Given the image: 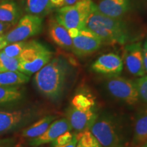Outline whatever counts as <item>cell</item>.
I'll return each instance as SVG.
<instances>
[{"mask_svg": "<svg viewBox=\"0 0 147 147\" xmlns=\"http://www.w3.org/2000/svg\"><path fill=\"white\" fill-rule=\"evenodd\" d=\"M69 70V65L65 58H53L35 74L36 88L42 95L51 100L59 98L65 89Z\"/></svg>", "mask_w": 147, "mask_h": 147, "instance_id": "1", "label": "cell"}, {"mask_svg": "<svg viewBox=\"0 0 147 147\" xmlns=\"http://www.w3.org/2000/svg\"><path fill=\"white\" fill-rule=\"evenodd\" d=\"M85 27L96 34L103 43L123 45L129 39L128 29L121 19L108 17L100 13L95 3L92 6Z\"/></svg>", "mask_w": 147, "mask_h": 147, "instance_id": "2", "label": "cell"}, {"mask_svg": "<svg viewBox=\"0 0 147 147\" xmlns=\"http://www.w3.org/2000/svg\"><path fill=\"white\" fill-rule=\"evenodd\" d=\"M53 53L42 43L31 40L18 57L19 71L27 76L36 74L53 59Z\"/></svg>", "mask_w": 147, "mask_h": 147, "instance_id": "3", "label": "cell"}, {"mask_svg": "<svg viewBox=\"0 0 147 147\" xmlns=\"http://www.w3.org/2000/svg\"><path fill=\"white\" fill-rule=\"evenodd\" d=\"M89 131L102 147L125 146L120 128L110 117L98 115Z\"/></svg>", "mask_w": 147, "mask_h": 147, "instance_id": "4", "label": "cell"}, {"mask_svg": "<svg viewBox=\"0 0 147 147\" xmlns=\"http://www.w3.org/2000/svg\"><path fill=\"white\" fill-rule=\"evenodd\" d=\"M93 3L92 0H82L74 5H65L58 8L55 18L67 29H81L86 26Z\"/></svg>", "mask_w": 147, "mask_h": 147, "instance_id": "5", "label": "cell"}, {"mask_svg": "<svg viewBox=\"0 0 147 147\" xmlns=\"http://www.w3.org/2000/svg\"><path fill=\"white\" fill-rule=\"evenodd\" d=\"M43 20L40 16L27 14L19 18L15 26L4 34L7 43L25 41L27 39L40 34L42 29Z\"/></svg>", "mask_w": 147, "mask_h": 147, "instance_id": "6", "label": "cell"}, {"mask_svg": "<svg viewBox=\"0 0 147 147\" xmlns=\"http://www.w3.org/2000/svg\"><path fill=\"white\" fill-rule=\"evenodd\" d=\"M106 87L113 97L129 105H135L140 101L136 84L130 79L119 76L110 77L106 82Z\"/></svg>", "mask_w": 147, "mask_h": 147, "instance_id": "7", "label": "cell"}, {"mask_svg": "<svg viewBox=\"0 0 147 147\" xmlns=\"http://www.w3.org/2000/svg\"><path fill=\"white\" fill-rule=\"evenodd\" d=\"M102 44V40L96 34L84 27L72 39L71 51L78 57H86L98 51Z\"/></svg>", "mask_w": 147, "mask_h": 147, "instance_id": "8", "label": "cell"}, {"mask_svg": "<svg viewBox=\"0 0 147 147\" xmlns=\"http://www.w3.org/2000/svg\"><path fill=\"white\" fill-rule=\"evenodd\" d=\"M98 117L94 108L80 110L71 106L67 108L65 118L71 129L76 133L89 130L95 119Z\"/></svg>", "mask_w": 147, "mask_h": 147, "instance_id": "9", "label": "cell"}, {"mask_svg": "<svg viewBox=\"0 0 147 147\" xmlns=\"http://www.w3.org/2000/svg\"><path fill=\"white\" fill-rule=\"evenodd\" d=\"M123 61L131 74L139 78L146 76L141 43L137 42L127 45L124 49Z\"/></svg>", "mask_w": 147, "mask_h": 147, "instance_id": "10", "label": "cell"}, {"mask_svg": "<svg viewBox=\"0 0 147 147\" xmlns=\"http://www.w3.org/2000/svg\"><path fill=\"white\" fill-rule=\"evenodd\" d=\"M123 68V61L119 55L113 53L101 55L92 63V70L110 77L120 75Z\"/></svg>", "mask_w": 147, "mask_h": 147, "instance_id": "11", "label": "cell"}, {"mask_svg": "<svg viewBox=\"0 0 147 147\" xmlns=\"http://www.w3.org/2000/svg\"><path fill=\"white\" fill-rule=\"evenodd\" d=\"M71 130L72 129L66 118L55 120L40 136L29 140V144L32 146H38L52 143L61 134Z\"/></svg>", "mask_w": 147, "mask_h": 147, "instance_id": "12", "label": "cell"}, {"mask_svg": "<svg viewBox=\"0 0 147 147\" xmlns=\"http://www.w3.org/2000/svg\"><path fill=\"white\" fill-rule=\"evenodd\" d=\"M29 115L23 110H0V134H6L23 125Z\"/></svg>", "mask_w": 147, "mask_h": 147, "instance_id": "13", "label": "cell"}, {"mask_svg": "<svg viewBox=\"0 0 147 147\" xmlns=\"http://www.w3.org/2000/svg\"><path fill=\"white\" fill-rule=\"evenodd\" d=\"M97 10L110 18L121 19L131 7V0H100L96 5Z\"/></svg>", "mask_w": 147, "mask_h": 147, "instance_id": "14", "label": "cell"}, {"mask_svg": "<svg viewBox=\"0 0 147 147\" xmlns=\"http://www.w3.org/2000/svg\"><path fill=\"white\" fill-rule=\"evenodd\" d=\"M48 32L55 45L66 51H71L72 39L69 36L67 29L59 23L56 18H51L49 21Z\"/></svg>", "mask_w": 147, "mask_h": 147, "instance_id": "15", "label": "cell"}, {"mask_svg": "<svg viewBox=\"0 0 147 147\" xmlns=\"http://www.w3.org/2000/svg\"><path fill=\"white\" fill-rule=\"evenodd\" d=\"M147 141V109L138 114L134 123L133 147H140Z\"/></svg>", "mask_w": 147, "mask_h": 147, "instance_id": "16", "label": "cell"}, {"mask_svg": "<svg viewBox=\"0 0 147 147\" xmlns=\"http://www.w3.org/2000/svg\"><path fill=\"white\" fill-rule=\"evenodd\" d=\"M56 118V116L54 115H48L42 117L30 126L24 129L22 131V136L29 139L40 136L45 133L51 123L54 121Z\"/></svg>", "mask_w": 147, "mask_h": 147, "instance_id": "17", "label": "cell"}, {"mask_svg": "<svg viewBox=\"0 0 147 147\" xmlns=\"http://www.w3.org/2000/svg\"><path fill=\"white\" fill-rule=\"evenodd\" d=\"M20 18L18 5L13 1H3L0 3V22L14 25Z\"/></svg>", "mask_w": 147, "mask_h": 147, "instance_id": "18", "label": "cell"}, {"mask_svg": "<svg viewBox=\"0 0 147 147\" xmlns=\"http://www.w3.org/2000/svg\"><path fill=\"white\" fill-rule=\"evenodd\" d=\"M25 9L29 14L42 18L50 13L54 8L50 0H26Z\"/></svg>", "mask_w": 147, "mask_h": 147, "instance_id": "19", "label": "cell"}, {"mask_svg": "<svg viewBox=\"0 0 147 147\" xmlns=\"http://www.w3.org/2000/svg\"><path fill=\"white\" fill-rule=\"evenodd\" d=\"M29 76L21 71H1L0 87L20 86L28 82Z\"/></svg>", "mask_w": 147, "mask_h": 147, "instance_id": "20", "label": "cell"}, {"mask_svg": "<svg viewBox=\"0 0 147 147\" xmlns=\"http://www.w3.org/2000/svg\"><path fill=\"white\" fill-rule=\"evenodd\" d=\"M23 98V91L19 86L0 87V105L18 102Z\"/></svg>", "mask_w": 147, "mask_h": 147, "instance_id": "21", "label": "cell"}, {"mask_svg": "<svg viewBox=\"0 0 147 147\" xmlns=\"http://www.w3.org/2000/svg\"><path fill=\"white\" fill-rule=\"evenodd\" d=\"M76 147H102L89 130L77 133Z\"/></svg>", "mask_w": 147, "mask_h": 147, "instance_id": "22", "label": "cell"}, {"mask_svg": "<svg viewBox=\"0 0 147 147\" xmlns=\"http://www.w3.org/2000/svg\"><path fill=\"white\" fill-rule=\"evenodd\" d=\"M1 71H19L18 58L7 56L0 51V72Z\"/></svg>", "mask_w": 147, "mask_h": 147, "instance_id": "23", "label": "cell"}, {"mask_svg": "<svg viewBox=\"0 0 147 147\" xmlns=\"http://www.w3.org/2000/svg\"><path fill=\"white\" fill-rule=\"evenodd\" d=\"M95 102L93 99L82 93H79L74 97L71 106L80 110H87L94 108Z\"/></svg>", "mask_w": 147, "mask_h": 147, "instance_id": "24", "label": "cell"}, {"mask_svg": "<svg viewBox=\"0 0 147 147\" xmlns=\"http://www.w3.org/2000/svg\"><path fill=\"white\" fill-rule=\"evenodd\" d=\"M26 40L22 42H14L7 45L3 48L2 52L7 55L13 58H18L27 45Z\"/></svg>", "mask_w": 147, "mask_h": 147, "instance_id": "25", "label": "cell"}, {"mask_svg": "<svg viewBox=\"0 0 147 147\" xmlns=\"http://www.w3.org/2000/svg\"><path fill=\"white\" fill-rule=\"evenodd\" d=\"M134 81L138 91L140 100L147 105V76L140 77Z\"/></svg>", "mask_w": 147, "mask_h": 147, "instance_id": "26", "label": "cell"}, {"mask_svg": "<svg viewBox=\"0 0 147 147\" xmlns=\"http://www.w3.org/2000/svg\"><path fill=\"white\" fill-rule=\"evenodd\" d=\"M75 133H76V132H71V131H66L64 134H61L60 136H59L55 140L54 142H53L52 143H55V144L59 145H63L67 144V143L70 142L71 140H72Z\"/></svg>", "mask_w": 147, "mask_h": 147, "instance_id": "27", "label": "cell"}, {"mask_svg": "<svg viewBox=\"0 0 147 147\" xmlns=\"http://www.w3.org/2000/svg\"><path fill=\"white\" fill-rule=\"evenodd\" d=\"M76 143H77V133L76 132L73 138L70 142H69L68 143L65 144H63V145H59V144H56L55 143H52V147H76Z\"/></svg>", "mask_w": 147, "mask_h": 147, "instance_id": "28", "label": "cell"}, {"mask_svg": "<svg viewBox=\"0 0 147 147\" xmlns=\"http://www.w3.org/2000/svg\"><path fill=\"white\" fill-rule=\"evenodd\" d=\"M12 26H13L12 24L3 23L0 22V35L4 34L5 32H8V30H9Z\"/></svg>", "mask_w": 147, "mask_h": 147, "instance_id": "29", "label": "cell"}, {"mask_svg": "<svg viewBox=\"0 0 147 147\" xmlns=\"http://www.w3.org/2000/svg\"><path fill=\"white\" fill-rule=\"evenodd\" d=\"M143 52V59H144V65L146 74H147V41L145 42L142 47Z\"/></svg>", "mask_w": 147, "mask_h": 147, "instance_id": "30", "label": "cell"}, {"mask_svg": "<svg viewBox=\"0 0 147 147\" xmlns=\"http://www.w3.org/2000/svg\"><path fill=\"white\" fill-rule=\"evenodd\" d=\"M54 8H60L65 5V0H50Z\"/></svg>", "mask_w": 147, "mask_h": 147, "instance_id": "31", "label": "cell"}, {"mask_svg": "<svg viewBox=\"0 0 147 147\" xmlns=\"http://www.w3.org/2000/svg\"><path fill=\"white\" fill-rule=\"evenodd\" d=\"M67 32H68L69 36H70V38H71V39H73V38H76V37L78 36L80 29H78L77 28H71L69 29H67Z\"/></svg>", "mask_w": 147, "mask_h": 147, "instance_id": "32", "label": "cell"}, {"mask_svg": "<svg viewBox=\"0 0 147 147\" xmlns=\"http://www.w3.org/2000/svg\"><path fill=\"white\" fill-rule=\"evenodd\" d=\"M7 45H8V43H7L5 40L4 34L0 35V51H2L3 48H4Z\"/></svg>", "mask_w": 147, "mask_h": 147, "instance_id": "33", "label": "cell"}, {"mask_svg": "<svg viewBox=\"0 0 147 147\" xmlns=\"http://www.w3.org/2000/svg\"><path fill=\"white\" fill-rule=\"evenodd\" d=\"M82 0H65V5H71L79 2ZM64 5V6H65Z\"/></svg>", "mask_w": 147, "mask_h": 147, "instance_id": "34", "label": "cell"}, {"mask_svg": "<svg viewBox=\"0 0 147 147\" xmlns=\"http://www.w3.org/2000/svg\"><path fill=\"white\" fill-rule=\"evenodd\" d=\"M140 147H147V141H146V142H145V143H144V144H142V146H141Z\"/></svg>", "mask_w": 147, "mask_h": 147, "instance_id": "35", "label": "cell"}, {"mask_svg": "<svg viewBox=\"0 0 147 147\" xmlns=\"http://www.w3.org/2000/svg\"><path fill=\"white\" fill-rule=\"evenodd\" d=\"M0 147H14L12 146H3V145H0Z\"/></svg>", "mask_w": 147, "mask_h": 147, "instance_id": "36", "label": "cell"}, {"mask_svg": "<svg viewBox=\"0 0 147 147\" xmlns=\"http://www.w3.org/2000/svg\"><path fill=\"white\" fill-rule=\"evenodd\" d=\"M123 147H128V146H123Z\"/></svg>", "mask_w": 147, "mask_h": 147, "instance_id": "37", "label": "cell"}, {"mask_svg": "<svg viewBox=\"0 0 147 147\" xmlns=\"http://www.w3.org/2000/svg\"><path fill=\"white\" fill-rule=\"evenodd\" d=\"M146 41H147V40H146Z\"/></svg>", "mask_w": 147, "mask_h": 147, "instance_id": "38", "label": "cell"}]
</instances>
